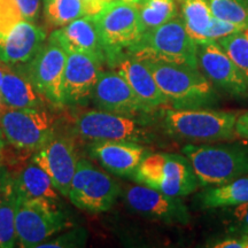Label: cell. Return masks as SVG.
I'll use <instances>...</instances> for the list:
<instances>
[{
    "label": "cell",
    "mask_w": 248,
    "mask_h": 248,
    "mask_svg": "<svg viewBox=\"0 0 248 248\" xmlns=\"http://www.w3.org/2000/svg\"><path fill=\"white\" fill-rule=\"evenodd\" d=\"M245 27L246 26H243V24L228 22V21L213 17L210 27L206 32V42H208V40H218L223 37L233 35V33L244 30Z\"/></svg>",
    "instance_id": "cell-33"
},
{
    "label": "cell",
    "mask_w": 248,
    "mask_h": 248,
    "mask_svg": "<svg viewBox=\"0 0 248 248\" xmlns=\"http://www.w3.org/2000/svg\"><path fill=\"white\" fill-rule=\"evenodd\" d=\"M2 151H4V147H0V168L2 167V160H4V157H2Z\"/></svg>",
    "instance_id": "cell-43"
},
{
    "label": "cell",
    "mask_w": 248,
    "mask_h": 248,
    "mask_svg": "<svg viewBox=\"0 0 248 248\" xmlns=\"http://www.w3.org/2000/svg\"><path fill=\"white\" fill-rule=\"evenodd\" d=\"M8 66L4 62L0 61V86H1V83H2V78H4V75H5V71L7 70Z\"/></svg>",
    "instance_id": "cell-39"
},
{
    "label": "cell",
    "mask_w": 248,
    "mask_h": 248,
    "mask_svg": "<svg viewBox=\"0 0 248 248\" xmlns=\"http://www.w3.org/2000/svg\"><path fill=\"white\" fill-rule=\"evenodd\" d=\"M109 64L124 77L133 92L151 111L168 106V101L157 86L146 62L128 53H122Z\"/></svg>",
    "instance_id": "cell-19"
},
{
    "label": "cell",
    "mask_w": 248,
    "mask_h": 248,
    "mask_svg": "<svg viewBox=\"0 0 248 248\" xmlns=\"http://www.w3.org/2000/svg\"><path fill=\"white\" fill-rule=\"evenodd\" d=\"M136 6L142 33L178 16L176 0H139Z\"/></svg>",
    "instance_id": "cell-26"
},
{
    "label": "cell",
    "mask_w": 248,
    "mask_h": 248,
    "mask_svg": "<svg viewBox=\"0 0 248 248\" xmlns=\"http://www.w3.org/2000/svg\"><path fill=\"white\" fill-rule=\"evenodd\" d=\"M240 70L248 86V39L243 30L216 40Z\"/></svg>",
    "instance_id": "cell-28"
},
{
    "label": "cell",
    "mask_w": 248,
    "mask_h": 248,
    "mask_svg": "<svg viewBox=\"0 0 248 248\" xmlns=\"http://www.w3.org/2000/svg\"><path fill=\"white\" fill-rule=\"evenodd\" d=\"M66 62L67 52L53 40L47 39L32 60L20 66L40 95L54 107H63Z\"/></svg>",
    "instance_id": "cell-11"
},
{
    "label": "cell",
    "mask_w": 248,
    "mask_h": 248,
    "mask_svg": "<svg viewBox=\"0 0 248 248\" xmlns=\"http://www.w3.org/2000/svg\"><path fill=\"white\" fill-rule=\"evenodd\" d=\"M66 52H80L106 62L104 46L94 16L84 15L66 26L57 28L48 37Z\"/></svg>",
    "instance_id": "cell-20"
},
{
    "label": "cell",
    "mask_w": 248,
    "mask_h": 248,
    "mask_svg": "<svg viewBox=\"0 0 248 248\" xmlns=\"http://www.w3.org/2000/svg\"><path fill=\"white\" fill-rule=\"evenodd\" d=\"M241 239L244 241V245H245V248H248V233H244V234H240Z\"/></svg>",
    "instance_id": "cell-40"
},
{
    "label": "cell",
    "mask_w": 248,
    "mask_h": 248,
    "mask_svg": "<svg viewBox=\"0 0 248 248\" xmlns=\"http://www.w3.org/2000/svg\"><path fill=\"white\" fill-rule=\"evenodd\" d=\"M114 0H83L86 15H97L105 6H107L109 2Z\"/></svg>",
    "instance_id": "cell-37"
},
{
    "label": "cell",
    "mask_w": 248,
    "mask_h": 248,
    "mask_svg": "<svg viewBox=\"0 0 248 248\" xmlns=\"http://www.w3.org/2000/svg\"><path fill=\"white\" fill-rule=\"evenodd\" d=\"M124 200L132 212L152 221L168 225H186L190 222V213L181 198L164 194L150 186H129Z\"/></svg>",
    "instance_id": "cell-12"
},
{
    "label": "cell",
    "mask_w": 248,
    "mask_h": 248,
    "mask_svg": "<svg viewBox=\"0 0 248 248\" xmlns=\"http://www.w3.org/2000/svg\"><path fill=\"white\" fill-rule=\"evenodd\" d=\"M102 62L80 52H67L63 75V106H78L91 100Z\"/></svg>",
    "instance_id": "cell-16"
},
{
    "label": "cell",
    "mask_w": 248,
    "mask_h": 248,
    "mask_svg": "<svg viewBox=\"0 0 248 248\" xmlns=\"http://www.w3.org/2000/svg\"><path fill=\"white\" fill-rule=\"evenodd\" d=\"M5 105L14 108H42L45 99L35 89L20 66H8L0 86Z\"/></svg>",
    "instance_id": "cell-21"
},
{
    "label": "cell",
    "mask_w": 248,
    "mask_h": 248,
    "mask_svg": "<svg viewBox=\"0 0 248 248\" xmlns=\"http://www.w3.org/2000/svg\"><path fill=\"white\" fill-rule=\"evenodd\" d=\"M31 160L45 170L59 193L68 198L79 160L74 139L55 133L44 146L35 152Z\"/></svg>",
    "instance_id": "cell-14"
},
{
    "label": "cell",
    "mask_w": 248,
    "mask_h": 248,
    "mask_svg": "<svg viewBox=\"0 0 248 248\" xmlns=\"http://www.w3.org/2000/svg\"><path fill=\"white\" fill-rule=\"evenodd\" d=\"M26 20L17 0H0V35H6Z\"/></svg>",
    "instance_id": "cell-31"
},
{
    "label": "cell",
    "mask_w": 248,
    "mask_h": 248,
    "mask_svg": "<svg viewBox=\"0 0 248 248\" xmlns=\"http://www.w3.org/2000/svg\"><path fill=\"white\" fill-rule=\"evenodd\" d=\"M8 175H9L8 170L2 166L1 168H0V200H1L2 192H4V187H5V183H6V179L8 177Z\"/></svg>",
    "instance_id": "cell-38"
},
{
    "label": "cell",
    "mask_w": 248,
    "mask_h": 248,
    "mask_svg": "<svg viewBox=\"0 0 248 248\" xmlns=\"http://www.w3.org/2000/svg\"><path fill=\"white\" fill-rule=\"evenodd\" d=\"M69 226V219L60 204L18 197L15 228L20 247L37 248Z\"/></svg>",
    "instance_id": "cell-8"
},
{
    "label": "cell",
    "mask_w": 248,
    "mask_h": 248,
    "mask_svg": "<svg viewBox=\"0 0 248 248\" xmlns=\"http://www.w3.org/2000/svg\"><path fill=\"white\" fill-rule=\"evenodd\" d=\"M234 132L238 137L248 139V111L237 115L234 123Z\"/></svg>",
    "instance_id": "cell-35"
},
{
    "label": "cell",
    "mask_w": 248,
    "mask_h": 248,
    "mask_svg": "<svg viewBox=\"0 0 248 248\" xmlns=\"http://www.w3.org/2000/svg\"><path fill=\"white\" fill-rule=\"evenodd\" d=\"M209 246L214 248H245L244 241L240 235H232V237L224 238V239L216 241Z\"/></svg>",
    "instance_id": "cell-36"
},
{
    "label": "cell",
    "mask_w": 248,
    "mask_h": 248,
    "mask_svg": "<svg viewBox=\"0 0 248 248\" xmlns=\"http://www.w3.org/2000/svg\"><path fill=\"white\" fill-rule=\"evenodd\" d=\"M88 231L85 228L70 229L54 238H48L37 248H78L84 247L88 241Z\"/></svg>",
    "instance_id": "cell-30"
},
{
    "label": "cell",
    "mask_w": 248,
    "mask_h": 248,
    "mask_svg": "<svg viewBox=\"0 0 248 248\" xmlns=\"http://www.w3.org/2000/svg\"><path fill=\"white\" fill-rule=\"evenodd\" d=\"M0 147H5V138L2 136L1 130H0Z\"/></svg>",
    "instance_id": "cell-42"
},
{
    "label": "cell",
    "mask_w": 248,
    "mask_h": 248,
    "mask_svg": "<svg viewBox=\"0 0 248 248\" xmlns=\"http://www.w3.org/2000/svg\"><path fill=\"white\" fill-rule=\"evenodd\" d=\"M197 46V43L188 35L183 20L177 16L142 33L140 39L125 53L140 60L199 68Z\"/></svg>",
    "instance_id": "cell-3"
},
{
    "label": "cell",
    "mask_w": 248,
    "mask_h": 248,
    "mask_svg": "<svg viewBox=\"0 0 248 248\" xmlns=\"http://www.w3.org/2000/svg\"><path fill=\"white\" fill-rule=\"evenodd\" d=\"M46 43V31L36 22L23 20L6 35H0V61L7 66H24Z\"/></svg>",
    "instance_id": "cell-17"
},
{
    "label": "cell",
    "mask_w": 248,
    "mask_h": 248,
    "mask_svg": "<svg viewBox=\"0 0 248 248\" xmlns=\"http://www.w3.org/2000/svg\"><path fill=\"white\" fill-rule=\"evenodd\" d=\"M213 16L228 22L248 24V4L243 0H207Z\"/></svg>",
    "instance_id": "cell-29"
},
{
    "label": "cell",
    "mask_w": 248,
    "mask_h": 248,
    "mask_svg": "<svg viewBox=\"0 0 248 248\" xmlns=\"http://www.w3.org/2000/svg\"><path fill=\"white\" fill-rule=\"evenodd\" d=\"M43 11L52 28H61L86 15L83 0H43Z\"/></svg>",
    "instance_id": "cell-27"
},
{
    "label": "cell",
    "mask_w": 248,
    "mask_h": 248,
    "mask_svg": "<svg viewBox=\"0 0 248 248\" xmlns=\"http://www.w3.org/2000/svg\"><path fill=\"white\" fill-rule=\"evenodd\" d=\"M247 1H248V0H247Z\"/></svg>",
    "instance_id": "cell-45"
},
{
    "label": "cell",
    "mask_w": 248,
    "mask_h": 248,
    "mask_svg": "<svg viewBox=\"0 0 248 248\" xmlns=\"http://www.w3.org/2000/svg\"><path fill=\"white\" fill-rule=\"evenodd\" d=\"M177 2L188 35L197 44L206 42V32L214 17L207 0H177Z\"/></svg>",
    "instance_id": "cell-25"
},
{
    "label": "cell",
    "mask_w": 248,
    "mask_h": 248,
    "mask_svg": "<svg viewBox=\"0 0 248 248\" xmlns=\"http://www.w3.org/2000/svg\"><path fill=\"white\" fill-rule=\"evenodd\" d=\"M198 66L215 88L237 98L248 97V86L240 70L216 40L197 46Z\"/></svg>",
    "instance_id": "cell-13"
},
{
    "label": "cell",
    "mask_w": 248,
    "mask_h": 248,
    "mask_svg": "<svg viewBox=\"0 0 248 248\" xmlns=\"http://www.w3.org/2000/svg\"><path fill=\"white\" fill-rule=\"evenodd\" d=\"M225 222L229 231L234 235L248 233V202L229 207L225 213Z\"/></svg>",
    "instance_id": "cell-32"
},
{
    "label": "cell",
    "mask_w": 248,
    "mask_h": 248,
    "mask_svg": "<svg viewBox=\"0 0 248 248\" xmlns=\"http://www.w3.org/2000/svg\"><path fill=\"white\" fill-rule=\"evenodd\" d=\"M17 2L26 20L31 21V22L38 21L42 0H17Z\"/></svg>",
    "instance_id": "cell-34"
},
{
    "label": "cell",
    "mask_w": 248,
    "mask_h": 248,
    "mask_svg": "<svg viewBox=\"0 0 248 248\" xmlns=\"http://www.w3.org/2000/svg\"><path fill=\"white\" fill-rule=\"evenodd\" d=\"M93 16L108 63L120 54L125 53L140 39L142 32L136 5L114 0Z\"/></svg>",
    "instance_id": "cell-9"
},
{
    "label": "cell",
    "mask_w": 248,
    "mask_h": 248,
    "mask_svg": "<svg viewBox=\"0 0 248 248\" xmlns=\"http://www.w3.org/2000/svg\"><path fill=\"white\" fill-rule=\"evenodd\" d=\"M14 184L20 198L42 199L55 204L61 203V194L55 188L49 176L32 160L14 177Z\"/></svg>",
    "instance_id": "cell-22"
},
{
    "label": "cell",
    "mask_w": 248,
    "mask_h": 248,
    "mask_svg": "<svg viewBox=\"0 0 248 248\" xmlns=\"http://www.w3.org/2000/svg\"><path fill=\"white\" fill-rule=\"evenodd\" d=\"M74 135L92 141H132L150 144L154 136L137 117L119 115L100 109L80 113L74 121Z\"/></svg>",
    "instance_id": "cell-6"
},
{
    "label": "cell",
    "mask_w": 248,
    "mask_h": 248,
    "mask_svg": "<svg viewBox=\"0 0 248 248\" xmlns=\"http://www.w3.org/2000/svg\"><path fill=\"white\" fill-rule=\"evenodd\" d=\"M123 1H126V2H129V4L137 5V2L139 1V0H123Z\"/></svg>",
    "instance_id": "cell-44"
},
{
    "label": "cell",
    "mask_w": 248,
    "mask_h": 248,
    "mask_svg": "<svg viewBox=\"0 0 248 248\" xmlns=\"http://www.w3.org/2000/svg\"><path fill=\"white\" fill-rule=\"evenodd\" d=\"M6 107L5 105V101H4V98H2V94H1V91H0V110L4 109Z\"/></svg>",
    "instance_id": "cell-41"
},
{
    "label": "cell",
    "mask_w": 248,
    "mask_h": 248,
    "mask_svg": "<svg viewBox=\"0 0 248 248\" xmlns=\"http://www.w3.org/2000/svg\"><path fill=\"white\" fill-rule=\"evenodd\" d=\"M0 130L5 141L17 150L36 152L55 135V120L46 108L0 110Z\"/></svg>",
    "instance_id": "cell-7"
},
{
    "label": "cell",
    "mask_w": 248,
    "mask_h": 248,
    "mask_svg": "<svg viewBox=\"0 0 248 248\" xmlns=\"http://www.w3.org/2000/svg\"><path fill=\"white\" fill-rule=\"evenodd\" d=\"M119 194L120 185L115 179L89 160H78L68 194L74 206L93 214L105 213L114 206Z\"/></svg>",
    "instance_id": "cell-10"
},
{
    "label": "cell",
    "mask_w": 248,
    "mask_h": 248,
    "mask_svg": "<svg viewBox=\"0 0 248 248\" xmlns=\"http://www.w3.org/2000/svg\"><path fill=\"white\" fill-rule=\"evenodd\" d=\"M203 208H229L248 202V175L221 185L210 186L200 194Z\"/></svg>",
    "instance_id": "cell-23"
},
{
    "label": "cell",
    "mask_w": 248,
    "mask_h": 248,
    "mask_svg": "<svg viewBox=\"0 0 248 248\" xmlns=\"http://www.w3.org/2000/svg\"><path fill=\"white\" fill-rule=\"evenodd\" d=\"M132 178L137 184L178 198L192 194L200 186L190 161L179 154L150 152Z\"/></svg>",
    "instance_id": "cell-4"
},
{
    "label": "cell",
    "mask_w": 248,
    "mask_h": 248,
    "mask_svg": "<svg viewBox=\"0 0 248 248\" xmlns=\"http://www.w3.org/2000/svg\"><path fill=\"white\" fill-rule=\"evenodd\" d=\"M182 152L200 186H215L248 175V153L237 147L187 144Z\"/></svg>",
    "instance_id": "cell-5"
},
{
    "label": "cell",
    "mask_w": 248,
    "mask_h": 248,
    "mask_svg": "<svg viewBox=\"0 0 248 248\" xmlns=\"http://www.w3.org/2000/svg\"><path fill=\"white\" fill-rule=\"evenodd\" d=\"M91 101L97 109L119 115L137 117L151 111L116 70L101 71L93 88Z\"/></svg>",
    "instance_id": "cell-15"
},
{
    "label": "cell",
    "mask_w": 248,
    "mask_h": 248,
    "mask_svg": "<svg viewBox=\"0 0 248 248\" xmlns=\"http://www.w3.org/2000/svg\"><path fill=\"white\" fill-rule=\"evenodd\" d=\"M18 195L15 188L14 176L9 173L0 200V248H13L17 246L16 228H15Z\"/></svg>",
    "instance_id": "cell-24"
},
{
    "label": "cell",
    "mask_w": 248,
    "mask_h": 248,
    "mask_svg": "<svg viewBox=\"0 0 248 248\" xmlns=\"http://www.w3.org/2000/svg\"><path fill=\"white\" fill-rule=\"evenodd\" d=\"M146 64L161 92L175 109L210 108L217 104L219 95L199 68L148 61Z\"/></svg>",
    "instance_id": "cell-1"
},
{
    "label": "cell",
    "mask_w": 248,
    "mask_h": 248,
    "mask_svg": "<svg viewBox=\"0 0 248 248\" xmlns=\"http://www.w3.org/2000/svg\"><path fill=\"white\" fill-rule=\"evenodd\" d=\"M163 125L168 135L193 144L231 140L235 136L237 113L212 108H164Z\"/></svg>",
    "instance_id": "cell-2"
},
{
    "label": "cell",
    "mask_w": 248,
    "mask_h": 248,
    "mask_svg": "<svg viewBox=\"0 0 248 248\" xmlns=\"http://www.w3.org/2000/svg\"><path fill=\"white\" fill-rule=\"evenodd\" d=\"M88 152L108 171L122 177H132L150 151L132 141H92Z\"/></svg>",
    "instance_id": "cell-18"
}]
</instances>
